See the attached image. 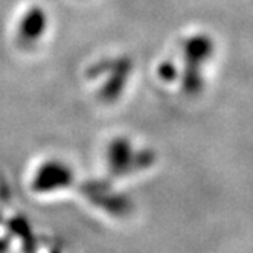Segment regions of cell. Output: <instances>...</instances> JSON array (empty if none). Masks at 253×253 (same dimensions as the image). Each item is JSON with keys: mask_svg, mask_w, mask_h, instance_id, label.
<instances>
[{"mask_svg": "<svg viewBox=\"0 0 253 253\" xmlns=\"http://www.w3.org/2000/svg\"><path fill=\"white\" fill-rule=\"evenodd\" d=\"M46 26V15L40 8H31L19 23L17 28V39L22 44L32 43L37 40Z\"/></svg>", "mask_w": 253, "mask_h": 253, "instance_id": "6da1fadb", "label": "cell"}]
</instances>
